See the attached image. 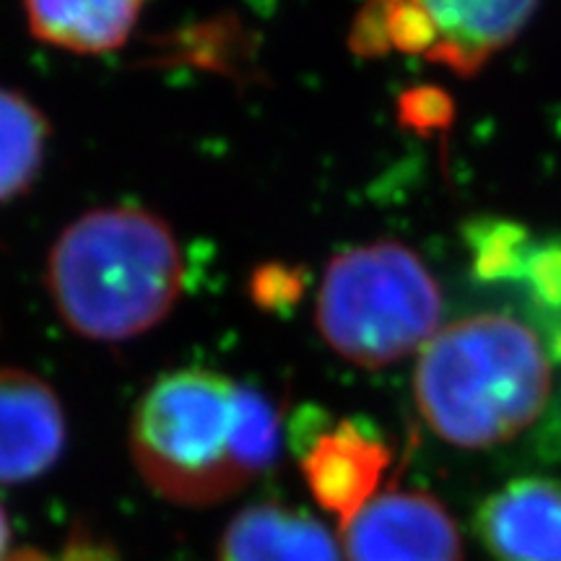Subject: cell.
<instances>
[{
    "label": "cell",
    "mask_w": 561,
    "mask_h": 561,
    "mask_svg": "<svg viewBox=\"0 0 561 561\" xmlns=\"http://www.w3.org/2000/svg\"><path fill=\"white\" fill-rule=\"evenodd\" d=\"M128 445L159 496L182 507H214L276 462L280 416L261 390L219 371L180 369L144 392Z\"/></svg>",
    "instance_id": "6da1fadb"
},
{
    "label": "cell",
    "mask_w": 561,
    "mask_h": 561,
    "mask_svg": "<svg viewBox=\"0 0 561 561\" xmlns=\"http://www.w3.org/2000/svg\"><path fill=\"white\" fill-rule=\"evenodd\" d=\"M55 310L89 341H130L174 310L185 263L170 224L138 206H107L68 224L47 257Z\"/></svg>",
    "instance_id": "7a4b0ae2"
},
{
    "label": "cell",
    "mask_w": 561,
    "mask_h": 561,
    "mask_svg": "<svg viewBox=\"0 0 561 561\" xmlns=\"http://www.w3.org/2000/svg\"><path fill=\"white\" fill-rule=\"evenodd\" d=\"M430 430L466 450L502 445L541 416L551 396V356L523 320L468 314L421 348L413 377Z\"/></svg>",
    "instance_id": "3957f363"
},
{
    "label": "cell",
    "mask_w": 561,
    "mask_h": 561,
    "mask_svg": "<svg viewBox=\"0 0 561 561\" xmlns=\"http://www.w3.org/2000/svg\"><path fill=\"white\" fill-rule=\"evenodd\" d=\"M442 291L424 261L396 240L333 255L322 273L314 322L335 354L377 369L421 351L437 333Z\"/></svg>",
    "instance_id": "277c9868"
},
{
    "label": "cell",
    "mask_w": 561,
    "mask_h": 561,
    "mask_svg": "<svg viewBox=\"0 0 561 561\" xmlns=\"http://www.w3.org/2000/svg\"><path fill=\"white\" fill-rule=\"evenodd\" d=\"M343 561H462L460 530L426 491L390 489L341 525Z\"/></svg>",
    "instance_id": "5b68a950"
},
{
    "label": "cell",
    "mask_w": 561,
    "mask_h": 561,
    "mask_svg": "<svg viewBox=\"0 0 561 561\" xmlns=\"http://www.w3.org/2000/svg\"><path fill=\"white\" fill-rule=\"evenodd\" d=\"M66 413L45 380L24 369H0V483L47 473L66 447Z\"/></svg>",
    "instance_id": "8992f818"
},
{
    "label": "cell",
    "mask_w": 561,
    "mask_h": 561,
    "mask_svg": "<svg viewBox=\"0 0 561 561\" xmlns=\"http://www.w3.org/2000/svg\"><path fill=\"white\" fill-rule=\"evenodd\" d=\"M392 460L390 447L359 421H341L320 434L301 458V476L312 500L341 525L377 496Z\"/></svg>",
    "instance_id": "52a82bcc"
},
{
    "label": "cell",
    "mask_w": 561,
    "mask_h": 561,
    "mask_svg": "<svg viewBox=\"0 0 561 561\" xmlns=\"http://www.w3.org/2000/svg\"><path fill=\"white\" fill-rule=\"evenodd\" d=\"M476 533L494 561H561V481L520 479L494 491Z\"/></svg>",
    "instance_id": "ba28073f"
},
{
    "label": "cell",
    "mask_w": 561,
    "mask_h": 561,
    "mask_svg": "<svg viewBox=\"0 0 561 561\" xmlns=\"http://www.w3.org/2000/svg\"><path fill=\"white\" fill-rule=\"evenodd\" d=\"M219 561H343L341 543L318 517L280 502L237 512L221 533Z\"/></svg>",
    "instance_id": "9c48e42d"
},
{
    "label": "cell",
    "mask_w": 561,
    "mask_h": 561,
    "mask_svg": "<svg viewBox=\"0 0 561 561\" xmlns=\"http://www.w3.org/2000/svg\"><path fill=\"white\" fill-rule=\"evenodd\" d=\"M432 11L437 39L426 60L458 76H476L496 53L517 39L536 3H426Z\"/></svg>",
    "instance_id": "30bf717a"
},
{
    "label": "cell",
    "mask_w": 561,
    "mask_h": 561,
    "mask_svg": "<svg viewBox=\"0 0 561 561\" xmlns=\"http://www.w3.org/2000/svg\"><path fill=\"white\" fill-rule=\"evenodd\" d=\"M144 5L136 0L96 3H34L24 5L30 32L45 45L79 55L112 53L128 42Z\"/></svg>",
    "instance_id": "8fae6325"
},
{
    "label": "cell",
    "mask_w": 561,
    "mask_h": 561,
    "mask_svg": "<svg viewBox=\"0 0 561 561\" xmlns=\"http://www.w3.org/2000/svg\"><path fill=\"white\" fill-rule=\"evenodd\" d=\"M50 123L19 91L0 87V201L26 193L45 161Z\"/></svg>",
    "instance_id": "7c38bea8"
},
{
    "label": "cell",
    "mask_w": 561,
    "mask_h": 561,
    "mask_svg": "<svg viewBox=\"0 0 561 561\" xmlns=\"http://www.w3.org/2000/svg\"><path fill=\"white\" fill-rule=\"evenodd\" d=\"M432 11L416 0L371 3L359 11L348 34V45L359 58H382L388 53H426L434 47Z\"/></svg>",
    "instance_id": "4fadbf2b"
},
{
    "label": "cell",
    "mask_w": 561,
    "mask_h": 561,
    "mask_svg": "<svg viewBox=\"0 0 561 561\" xmlns=\"http://www.w3.org/2000/svg\"><path fill=\"white\" fill-rule=\"evenodd\" d=\"M401 117L419 133L445 128L453 121V100L445 91L432 87L411 89L401 100Z\"/></svg>",
    "instance_id": "5bb4252c"
},
{
    "label": "cell",
    "mask_w": 561,
    "mask_h": 561,
    "mask_svg": "<svg viewBox=\"0 0 561 561\" xmlns=\"http://www.w3.org/2000/svg\"><path fill=\"white\" fill-rule=\"evenodd\" d=\"M60 561H117V557L107 543L91 536L89 530H79L76 536H70Z\"/></svg>",
    "instance_id": "9a60e30c"
},
{
    "label": "cell",
    "mask_w": 561,
    "mask_h": 561,
    "mask_svg": "<svg viewBox=\"0 0 561 561\" xmlns=\"http://www.w3.org/2000/svg\"><path fill=\"white\" fill-rule=\"evenodd\" d=\"M9 538H11L9 520H5V512L0 507V561L9 559Z\"/></svg>",
    "instance_id": "2e32d148"
},
{
    "label": "cell",
    "mask_w": 561,
    "mask_h": 561,
    "mask_svg": "<svg viewBox=\"0 0 561 561\" xmlns=\"http://www.w3.org/2000/svg\"><path fill=\"white\" fill-rule=\"evenodd\" d=\"M5 561H50L45 557V553H39V551H32V549H24V551H16V553H11L9 559Z\"/></svg>",
    "instance_id": "e0dca14e"
}]
</instances>
